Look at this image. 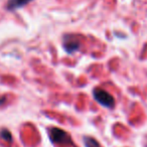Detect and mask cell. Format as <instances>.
Returning a JSON list of instances; mask_svg holds the SVG:
<instances>
[{"instance_id": "obj_1", "label": "cell", "mask_w": 147, "mask_h": 147, "mask_svg": "<svg viewBox=\"0 0 147 147\" xmlns=\"http://www.w3.org/2000/svg\"><path fill=\"white\" fill-rule=\"evenodd\" d=\"M49 135H51V141L57 143V144L69 145L73 143L69 133L61 130V129H59V128H51V132H49Z\"/></svg>"}, {"instance_id": "obj_2", "label": "cell", "mask_w": 147, "mask_h": 147, "mask_svg": "<svg viewBox=\"0 0 147 147\" xmlns=\"http://www.w3.org/2000/svg\"><path fill=\"white\" fill-rule=\"evenodd\" d=\"M94 98L97 100V102L100 103L104 107H107V108H113L115 105L114 98L108 92L103 90V89H99V88L95 89Z\"/></svg>"}, {"instance_id": "obj_3", "label": "cell", "mask_w": 147, "mask_h": 147, "mask_svg": "<svg viewBox=\"0 0 147 147\" xmlns=\"http://www.w3.org/2000/svg\"><path fill=\"white\" fill-rule=\"evenodd\" d=\"M30 0H9L8 2V8L9 9H16L23 5L27 4Z\"/></svg>"}, {"instance_id": "obj_4", "label": "cell", "mask_w": 147, "mask_h": 147, "mask_svg": "<svg viewBox=\"0 0 147 147\" xmlns=\"http://www.w3.org/2000/svg\"><path fill=\"white\" fill-rule=\"evenodd\" d=\"M0 136L2 137L4 140L8 141V142H12V136H11V133L9 132L8 130H6V129L1 130V132H0Z\"/></svg>"}, {"instance_id": "obj_5", "label": "cell", "mask_w": 147, "mask_h": 147, "mask_svg": "<svg viewBox=\"0 0 147 147\" xmlns=\"http://www.w3.org/2000/svg\"><path fill=\"white\" fill-rule=\"evenodd\" d=\"M85 144H86L87 147H99V143L95 139L91 138V137H86L85 138Z\"/></svg>"}]
</instances>
